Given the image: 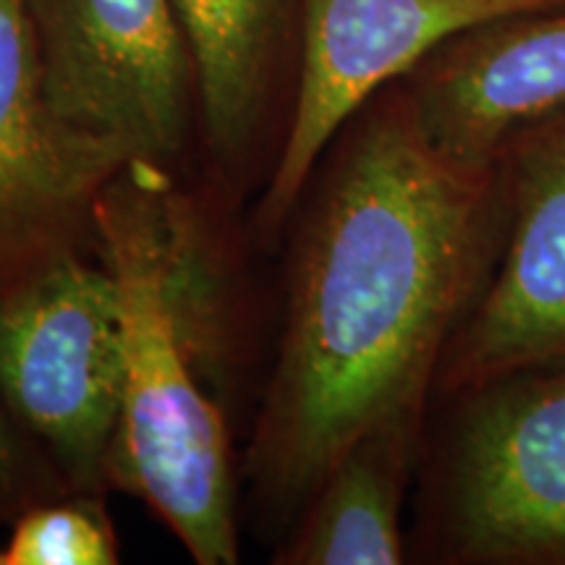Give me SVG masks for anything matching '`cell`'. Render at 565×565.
I'll use <instances>...</instances> for the list:
<instances>
[{
	"mask_svg": "<svg viewBox=\"0 0 565 565\" xmlns=\"http://www.w3.org/2000/svg\"><path fill=\"white\" fill-rule=\"evenodd\" d=\"M288 223L282 320L244 456L254 515L278 540L359 437L427 419L498 267L505 175L443 158L393 82L335 134Z\"/></svg>",
	"mask_w": 565,
	"mask_h": 565,
	"instance_id": "6da1fadb",
	"label": "cell"
},
{
	"mask_svg": "<svg viewBox=\"0 0 565 565\" xmlns=\"http://www.w3.org/2000/svg\"><path fill=\"white\" fill-rule=\"evenodd\" d=\"M168 175L154 162L129 160L97 202V257L116 282L124 322L110 484L145 500L194 563L233 565L238 492L228 414L196 374L166 291L160 192Z\"/></svg>",
	"mask_w": 565,
	"mask_h": 565,
	"instance_id": "7a4b0ae2",
	"label": "cell"
},
{
	"mask_svg": "<svg viewBox=\"0 0 565 565\" xmlns=\"http://www.w3.org/2000/svg\"><path fill=\"white\" fill-rule=\"evenodd\" d=\"M445 401L427 513L437 561L565 565V364Z\"/></svg>",
	"mask_w": 565,
	"mask_h": 565,
	"instance_id": "3957f363",
	"label": "cell"
},
{
	"mask_svg": "<svg viewBox=\"0 0 565 565\" xmlns=\"http://www.w3.org/2000/svg\"><path fill=\"white\" fill-rule=\"evenodd\" d=\"M121 404V303L100 257H66L0 282V406L71 492L113 487Z\"/></svg>",
	"mask_w": 565,
	"mask_h": 565,
	"instance_id": "277c9868",
	"label": "cell"
},
{
	"mask_svg": "<svg viewBox=\"0 0 565 565\" xmlns=\"http://www.w3.org/2000/svg\"><path fill=\"white\" fill-rule=\"evenodd\" d=\"M24 9L53 110L183 179L200 141V97L173 0H24Z\"/></svg>",
	"mask_w": 565,
	"mask_h": 565,
	"instance_id": "5b68a950",
	"label": "cell"
},
{
	"mask_svg": "<svg viewBox=\"0 0 565 565\" xmlns=\"http://www.w3.org/2000/svg\"><path fill=\"white\" fill-rule=\"evenodd\" d=\"M565 0H301V47L286 145L254 210V236L286 231L317 162L345 121L454 34Z\"/></svg>",
	"mask_w": 565,
	"mask_h": 565,
	"instance_id": "8992f818",
	"label": "cell"
},
{
	"mask_svg": "<svg viewBox=\"0 0 565 565\" xmlns=\"http://www.w3.org/2000/svg\"><path fill=\"white\" fill-rule=\"evenodd\" d=\"M126 162L53 110L24 0H0V282L97 257V202Z\"/></svg>",
	"mask_w": 565,
	"mask_h": 565,
	"instance_id": "52a82bcc",
	"label": "cell"
},
{
	"mask_svg": "<svg viewBox=\"0 0 565 565\" xmlns=\"http://www.w3.org/2000/svg\"><path fill=\"white\" fill-rule=\"evenodd\" d=\"M508 228L498 267L437 372L435 395L565 364V110L498 158Z\"/></svg>",
	"mask_w": 565,
	"mask_h": 565,
	"instance_id": "ba28073f",
	"label": "cell"
},
{
	"mask_svg": "<svg viewBox=\"0 0 565 565\" xmlns=\"http://www.w3.org/2000/svg\"><path fill=\"white\" fill-rule=\"evenodd\" d=\"M200 97L212 186L242 207L286 145L301 47V0H173Z\"/></svg>",
	"mask_w": 565,
	"mask_h": 565,
	"instance_id": "9c48e42d",
	"label": "cell"
},
{
	"mask_svg": "<svg viewBox=\"0 0 565 565\" xmlns=\"http://www.w3.org/2000/svg\"><path fill=\"white\" fill-rule=\"evenodd\" d=\"M398 82L443 158L494 166L519 134L565 110V6L469 26Z\"/></svg>",
	"mask_w": 565,
	"mask_h": 565,
	"instance_id": "30bf717a",
	"label": "cell"
},
{
	"mask_svg": "<svg viewBox=\"0 0 565 565\" xmlns=\"http://www.w3.org/2000/svg\"><path fill=\"white\" fill-rule=\"evenodd\" d=\"M233 204L212 186L168 175L160 192V236L168 303L196 374L231 412L257 353L254 280Z\"/></svg>",
	"mask_w": 565,
	"mask_h": 565,
	"instance_id": "8fae6325",
	"label": "cell"
},
{
	"mask_svg": "<svg viewBox=\"0 0 565 565\" xmlns=\"http://www.w3.org/2000/svg\"><path fill=\"white\" fill-rule=\"evenodd\" d=\"M424 448V424H391L359 437L278 540V565H398L401 508Z\"/></svg>",
	"mask_w": 565,
	"mask_h": 565,
	"instance_id": "7c38bea8",
	"label": "cell"
},
{
	"mask_svg": "<svg viewBox=\"0 0 565 565\" xmlns=\"http://www.w3.org/2000/svg\"><path fill=\"white\" fill-rule=\"evenodd\" d=\"M6 565H116L118 534L105 494L63 492L11 521Z\"/></svg>",
	"mask_w": 565,
	"mask_h": 565,
	"instance_id": "4fadbf2b",
	"label": "cell"
},
{
	"mask_svg": "<svg viewBox=\"0 0 565 565\" xmlns=\"http://www.w3.org/2000/svg\"><path fill=\"white\" fill-rule=\"evenodd\" d=\"M63 492L71 490L51 458L0 408V524Z\"/></svg>",
	"mask_w": 565,
	"mask_h": 565,
	"instance_id": "5bb4252c",
	"label": "cell"
},
{
	"mask_svg": "<svg viewBox=\"0 0 565 565\" xmlns=\"http://www.w3.org/2000/svg\"><path fill=\"white\" fill-rule=\"evenodd\" d=\"M0 565H6V553H3V547H0Z\"/></svg>",
	"mask_w": 565,
	"mask_h": 565,
	"instance_id": "9a60e30c",
	"label": "cell"
}]
</instances>
